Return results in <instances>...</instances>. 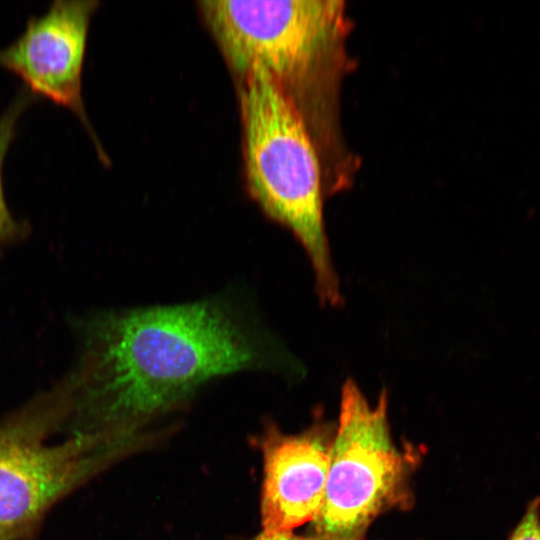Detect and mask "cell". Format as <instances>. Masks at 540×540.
<instances>
[{
	"instance_id": "obj_1",
	"label": "cell",
	"mask_w": 540,
	"mask_h": 540,
	"mask_svg": "<svg viewBox=\"0 0 540 540\" xmlns=\"http://www.w3.org/2000/svg\"><path fill=\"white\" fill-rule=\"evenodd\" d=\"M287 369L300 371L232 296L104 312L87 323L67 377L70 411L78 431L128 434L217 378Z\"/></svg>"
},
{
	"instance_id": "obj_2",
	"label": "cell",
	"mask_w": 540,
	"mask_h": 540,
	"mask_svg": "<svg viewBox=\"0 0 540 540\" xmlns=\"http://www.w3.org/2000/svg\"><path fill=\"white\" fill-rule=\"evenodd\" d=\"M239 96L250 194L306 251L321 303L337 306L342 295L325 230L322 168L307 122L262 69L241 76Z\"/></svg>"
},
{
	"instance_id": "obj_3",
	"label": "cell",
	"mask_w": 540,
	"mask_h": 540,
	"mask_svg": "<svg viewBox=\"0 0 540 540\" xmlns=\"http://www.w3.org/2000/svg\"><path fill=\"white\" fill-rule=\"evenodd\" d=\"M203 16L232 68L262 69L291 98L322 93L343 65L347 32L339 0L200 2Z\"/></svg>"
},
{
	"instance_id": "obj_4",
	"label": "cell",
	"mask_w": 540,
	"mask_h": 540,
	"mask_svg": "<svg viewBox=\"0 0 540 540\" xmlns=\"http://www.w3.org/2000/svg\"><path fill=\"white\" fill-rule=\"evenodd\" d=\"M387 411L385 390L372 406L352 379L343 384L316 534L363 538L381 513L411 505L408 483L417 455L395 445Z\"/></svg>"
},
{
	"instance_id": "obj_5",
	"label": "cell",
	"mask_w": 540,
	"mask_h": 540,
	"mask_svg": "<svg viewBox=\"0 0 540 540\" xmlns=\"http://www.w3.org/2000/svg\"><path fill=\"white\" fill-rule=\"evenodd\" d=\"M69 412L65 381L0 426V540H15L113 453L122 436L74 431L53 440Z\"/></svg>"
},
{
	"instance_id": "obj_6",
	"label": "cell",
	"mask_w": 540,
	"mask_h": 540,
	"mask_svg": "<svg viewBox=\"0 0 540 540\" xmlns=\"http://www.w3.org/2000/svg\"><path fill=\"white\" fill-rule=\"evenodd\" d=\"M93 0H57L30 17L23 32L0 49V66L18 75L35 96L49 98L86 122L82 67Z\"/></svg>"
},
{
	"instance_id": "obj_7",
	"label": "cell",
	"mask_w": 540,
	"mask_h": 540,
	"mask_svg": "<svg viewBox=\"0 0 540 540\" xmlns=\"http://www.w3.org/2000/svg\"><path fill=\"white\" fill-rule=\"evenodd\" d=\"M332 425L313 424L297 435L271 430L263 443V532L282 533L314 521L323 504Z\"/></svg>"
},
{
	"instance_id": "obj_8",
	"label": "cell",
	"mask_w": 540,
	"mask_h": 540,
	"mask_svg": "<svg viewBox=\"0 0 540 540\" xmlns=\"http://www.w3.org/2000/svg\"><path fill=\"white\" fill-rule=\"evenodd\" d=\"M35 99V95L22 87L0 116V247L11 243L26 233V224L14 218L4 196L2 165L12 143L20 116Z\"/></svg>"
},
{
	"instance_id": "obj_9",
	"label": "cell",
	"mask_w": 540,
	"mask_h": 540,
	"mask_svg": "<svg viewBox=\"0 0 540 540\" xmlns=\"http://www.w3.org/2000/svg\"><path fill=\"white\" fill-rule=\"evenodd\" d=\"M509 540H540V498L529 503Z\"/></svg>"
},
{
	"instance_id": "obj_10",
	"label": "cell",
	"mask_w": 540,
	"mask_h": 540,
	"mask_svg": "<svg viewBox=\"0 0 540 540\" xmlns=\"http://www.w3.org/2000/svg\"><path fill=\"white\" fill-rule=\"evenodd\" d=\"M254 540H365L364 538H339L332 536L324 535H314V536H299L294 535L292 532H282V533H266L263 532L261 535L256 537Z\"/></svg>"
}]
</instances>
